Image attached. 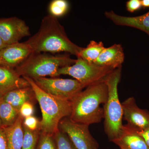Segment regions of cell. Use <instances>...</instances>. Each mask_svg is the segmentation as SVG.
I'll return each instance as SVG.
<instances>
[{
	"mask_svg": "<svg viewBox=\"0 0 149 149\" xmlns=\"http://www.w3.org/2000/svg\"><path fill=\"white\" fill-rule=\"evenodd\" d=\"M121 104L123 118L127 121V125L137 130L149 127V111L139 108L134 97L128 98Z\"/></svg>",
	"mask_w": 149,
	"mask_h": 149,
	"instance_id": "8fae6325",
	"label": "cell"
},
{
	"mask_svg": "<svg viewBox=\"0 0 149 149\" xmlns=\"http://www.w3.org/2000/svg\"><path fill=\"white\" fill-rule=\"evenodd\" d=\"M137 131L139 135L144 139V141L149 148V127L143 130Z\"/></svg>",
	"mask_w": 149,
	"mask_h": 149,
	"instance_id": "83f0119b",
	"label": "cell"
},
{
	"mask_svg": "<svg viewBox=\"0 0 149 149\" xmlns=\"http://www.w3.org/2000/svg\"><path fill=\"white\" fill-rule=\"evenodd\" d=\"M103 43L91 41L86 48H83L77 57H80L90 63H94L105 49Z\"/></svg>",
	"mask_w": 149,
	"mask_h": 149,
	"instance_id": "d6986e66",
	"label": "cell"
},
{
	"mask_svg": "<svg viewBox=\"0 0 149 149\" xmlns=\"http://www.w3.org/2000/svg\"><path fill=\"white\" fill-rule=\"evenodd\" d=\"M36 149H56L54 136L40 132Z\"/></svg>",
	"mask_w": 149,
	"mask_h": 149,
	"instance_id": "603a6c76",
	"label": "cell"
},
{
	"mask_svg": "<svg viewBox=\"0 0 149 149\" xmlns=\"http://www.w3.org/2000/svg\"><path fill=\"white\" fill-rule=\"evenodd\" d=\"M142 7L144 8H149V0H141Z\"/></svg>",
	"mask_w": 149,
	"mask_h": 149,
	"instance_id": "f1b7e54d",
	"label": "cell"
},
{
	"mask_svg": "<svg viewBox=\"0 0 149 149\" xmlns=\"http://www.w3.org/2000/svg\"><path fill=\"white\" fill-rule=\"evenodd\" d=\"M33 80L46 93L57 97L69 101L85 88L75 79L45 77Z\"/></svg>",
	"mask_w": 149,
	"mask_h": 149,
	"instance_id": "52a82bcc",
	"label": "cell"
},
{
	"mask_svg": "<svg viewBox=\"0 0 149 149\" xmlns=\"http://www.w3.org/2000/svg\"><path fill=\"white\" fill-rule=\"evenodd\" d=\"M24 137L22 149H36L40 130H29L23 125Z\"/></svg>",
	"mask_w": 149,
	"mask_h": 149,
	"instance_id": "ffe728a7",
	"label": "cell"
},
{
	"mask_svg": "<svg viewBox=\"0 0 149 149\" xmlns=\"http://www.w3.org/2000/svg\"><path fill=\"white\" fill-rule=\"evenodd\" d=\"M25 42L34 52H65L77 57L83 49L70 40L57 18L49 14L43 17L38 32Z\"/></svg>",
	"mask_w": 149,
	"mask_h": 149,
	"instance_id": "6da1fadb",
	"label": "cell"
},
{
	"mask_svg": "<svg viewBox=\"0 0 149 149\" xmlns=\"http://www.w3.org/2000/svg\"><path fill=\"white\" fill-rule=\"evenodd\" d=\"M69 8V3L65 0H53L49 4V14L57 18L65 15Z\"/></svg>",
	"mask_w": 149,
	"mask_h": 149,
	"instance_id": "44dd1931",
	"label": "cell"
},
{
	"mask_svg": "<svg viewBox=\"0 0 149 149\" xmlns=\"http://www.w3.org/2000/svg\"><path fill=\"white\" fill-rule=\"evenodd\" d=\"M30 86L25 78L20 76L15 69L0 65V95L10 91Z\"/></svg>",
	"mask_w": 149,
	"mask_h": 149,
	"instance_id": "7c38bea8",
	"label": "cell"
},
{
	"mask_svg": "<svg viewBox=\"0 0 149 149\" xmlns=\"http://www.w3.org/2000/svg\"><path fill=\"white\" fill-rule=\"evenodd\" d=\"M0 149H8L7 139L3 127H0Z\"/></svg>",
	"mask_w": 149,
	"mask_h": 149,
	"instance_id": "4316f807",
	"label": "cell"
},
{
	"mask_svg": "<svg viewBox=\"0 0 149 149\" xmlns=\"http://www.w3.org/2000/svg\"><path fill=\"white\" fill-rule=\"evenodd\" d=\"M24 118L19 116L13 125L3 128L7 139L8 149H22L24 130L23 121Z\"/></svg>",
	"mask_w": 149,
	"mask_h": 149,
	"instance_id": "e0dca14e",
	"label": "cell"
},
{
	"mask_svg": "<svg viewBox=\"0 0 149 149\" xmlns=\"http://www.w3.org/2000/svg\"><path fill=\"white\" fill-rule=\"evenodd\" d=\"M122 66L108 74L104 79L108 90V96L104 104V130L109 141L117 139L122 129L123 111L118 97V87L121 75Z\"/></svg>",
	"mask_w": 149,
	"mask_h": 149,
	"instance_id": "5b68a950",
	"label": "cell"
},
{
	"mask_svg": "<svg viewBox=\"0 0 149 149\" xmlns=\"http://www.w3.org/2000/svg\"><path fill=\"white\" fill-rule=\"evenodd\" d=\"M56 149H77L68 136L59 130L54 136Z\"/></svg>",
	"mask_w": 149,
	"mask_h": 149,
	"instance_id": "7402d4cb",
	"label": "cell"
},
{
	"mask_svg": "<svg viewBox=\"0 0 149 149\" xmlns=\"http://www.w3.org/2000/svg\"><path fill=\"white\" fill-rule=\"evenodd\" d=\"M19 116V111L4 101L2 97L0 101V120L2 127L5 128L13 125Z\"/></svg>",
	"mask_w": 149,
	"mask_h": 149,
	"instance_id": "ac0fdd59",
	"label": "cell"
},
{
	"mask_svg": "<svg viewBox=\"0 0 149 149\" xmlns=\"http://www.w3.org/2000/svg\"><path fill=\"white\" fill-rule=\"evenodd\" d=\"M75 61L76 59L68 55H52L33 52L15 70L22 77L33 80L46 76L56 77L59 76L60 68L72 65Z\"/></svg>",
	"mask_w": 149,
	"mask_h": 149,
	"instance_id": "277c9868",
	"label": "cell"
},
{
	"mask_svg": "<svg viewBox=\"0 0 149 149\" xmlns=\"http://www.w3.org/2000/svg\"><path fill=\"white\" fill-rule=\"evenodd\" d=\"M108 90L104 80L86 87L76 94L70 101L71 113L69 118L73 122L90 125L101 121L104 117V108Z\"/></svg>",
	"mask_w": 149,
	"mask_h": 149,
	"instance_id": "7a4b0ae2",
	"label": "cell"
},
{
	"mask_svg": "<svg viewBox=\"0 0 149 149\" xmlns=\"http://www.w3.org/2000/svg\"><path fill=\"white\" fill-rule=\"evenodd\" d=\"M104 15L116 25L139 29L146 33L149 37V11L136 17L121 16L115 13L113 11L105 12Z\"/></svg>",
	"mask_w": 149,
	"mask_h": 149,
	"instance_id": "9a60e30c",
	"label": "cell"
},
{
	"mask_svg": "<svg viewBox=\"0 0 149 149\" xmlns=\"http://www.w3.org/2000/svg\"><path fill=\"white\" fill-rule=\"evenodd\" d=\"M34 52L27 43L17 42L0 51V65L15 69Z\"/></svg>",
	"mask_w": 149,
	"mask_h": 149,
	"instance_id": "30bf717a",
	"label": "cell"
},
{
	"mask_svg": "<svg viewBox=\"0 0 149 149\" xmlns=\"http://www.w3.org/2000/svg\"><path fill=\"white\" fill-rule=\"evenodd\" d=\"M114 70L99 66L80 57H77L75 63L69 66L60 68L59 76L68 75L73 77L85 87L104 80Z\"/></svg>",
	"mask_w": 149,
	"mask_h": 149,
	"instance_id": "8992f818",
	"label": "cell"
},
{
	"mask_svg": "<svg viewBox=\"0 0 149 149\" xmlns=\"http://www.w3.org/2000/svg\"><path fill=\"white\" fill-rule=\"evenodd\" d=\"M124 58L122 46L114 44L109 47L105 48L93 63L99 66L115 70L122 66Z\"/></svg>",
	"mask_w": 149,
	"mask_h": 149,
	"instance_id": "5bb4252c",
	"label": "cell"
},
{
	"mask_svg": "<svg viewBox=\"0 0 149 149\" xmlns=\"http://www.w3.org/2000/svg\"><path fill=\"white\" fill-rule=\"evenodd\" d=\"M23 125L30 130H40V121L34 116L24 118Z\"/></svg>",
	"mask_w": 149,
	"mask_h": 149,
	"instance_id": "d4e9b609",
	"label": "cell"
},
{
	"mask_svg": "<svg viewBox=\"0 0 149 149\" xmlns=\"http://www.w3.org/2000/svg\"><path fill=\"white\" fill-rule=\"evenodd\" d=\"M2 97L4 101L19 111L24 103L30 102L35 104L37 101L35 93L30 85L10 91L4 95Z\"/></svg>",
	"mask_w": 149,
	"mask_h": 149,
	"instance_id": "2e32d148",
	"label": "cell"
},
{
	"mask_svg": "<svg viewBox=\"0 0 149 149\" xmlns=\"http://www.w3.org/2000/svg\"><path fill=\"white\" fill-rule=\"evenodd\" d=\"M142 7L140 0H130L126 3V8L129 12L134 13Z\"/></svg>",
	"mask_w": 149,
	"mask_h": 149,
	"instance_id": "484cf974",
	"label": "cell"
},
{
	"mask_svg": "<svg viewBox=\"0 0 149 149\" xmlns=\"http://www.w3.org/2000/svg\"><path fill=\"white\" fill-rule=\"evenodd\" d=\"M3 96L0 95V101H1V99L2 97ZM2 127V123L1 122V120H0V127Z\"/></svg>",
	"mask_w": 149,
	"mask_h": 149,
	"instance_id": "4dcf8cb0",
	"label": "cell"
},
{
	"mask_svg": "<svg viewBox=\"0 0 149 149\" xmlns=\"http://www.w3.org/2000/svg\"><path fill=\"white\" fill-rule=\"evenodd\" d=\"M29 35V27L22 19L16 17L0 19V37L7 45L19 42Z\"/></svg>",
	"mask_w": 149,
	"mask_h": 149,
	"instance_id": "9c48e42d",
	"label": "cell"
},
{
	"mask_svg": "<svg viewBox=\"0 0 149 149\" xmlns=\"http://www.w3.org/2000/svg\"><path fill=\"white\" fill-rule=\"evenodd\" d=\"M112 142L120 149H149L137 130L127 124L123 125L118 138Z\"/></svg>",
	"mask_w": 149,
	"mask_h": 149,
	"instance_id": "4fadbf2b",
	"label": "cell"
},
{
	"mask_svg": "<svg viewBox=\"0 0 149 149\" xmlns=\"http://www.w3.org/2000/svg\"><path fill=\"white\" fill-rule=\"evenodd\" d=\"M89 125L71 121L66 117L61 120L59 130L64 132L77 149H99V145L92 136Z\"/></svg>",
	"mask_w": 149,
	"mask_h": 149,
	"instance_id": "ba28073f",
	"label": "cell"
},
{
	"mask_svg": "<svg viewBox=\"0 0 149 149\" xmlns=\"http://www.w3.org/2000/svg\"><path fill=\"white\" fill-rule=\"evenodd\" d=\"M24 78L33 89L41 109L42 118L40 121V132L54 136L59 130L61 120L70 116V101L48 94L40 88L33 79Z\"/></svg>",
	"mask_w": 149,
	"mask_h": 149,
	"instance_id": "3957f363",
	"label": "cell"
},
{
	"mask_svg": "<svg viewBox=\"0 0 149 149\" xmlns=\"http://www.w3.org/2000/svg\"><path fill=\"white\" fill-rule=\"evenodd\" d=\"M7 46L6 45L5 43L4 42L3 40H2L1 38L0 37V51L2 50L5 47Z\"/></svg>",
	"mask_w": 149,
	"mask_h": 149,
	"instance_id": "f546056e",
	"label": "cell"
},
{
	"mask_svg": "<svg viewBox=\"0 0 149 149\" xmlns=\"http://www.w3.org/2000/svg\"><path fill=\"white\" fill-rule=\"evenodd\" d=\"M19 114L23 118L33 116L35 112L34 104L26 102L22 105L19 111Z\"/></svg>",
	"mask_w": 149,
	"mask_h": 149,
	"instance_id": "cb8c5ba5",
	"label": "cell"
}]
</instances>
